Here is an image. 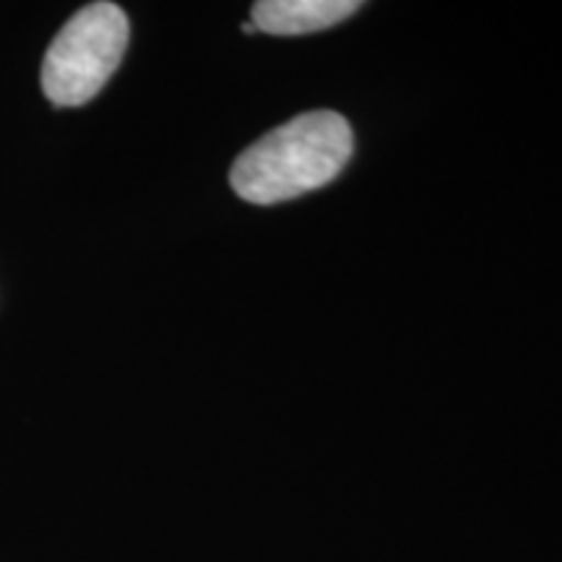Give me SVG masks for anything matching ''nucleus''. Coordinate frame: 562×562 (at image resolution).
Here are the masks:
<instances>
[{"label":"nucleus","mask_w":562,"mask_h":562,"mask_svg":"<svg viewBox=\"0 0 562 562\" xmlns=\"http://www.w3.org/2000/svg\"><path fill=\"white\" fill-rule=\"evenodd\" d=\"M360 11L357 0H261L252 5L250 21L258 32L294 37L331 30Z\"/></svg>","instance_id":"nucleus-3"},{"label":"nucleus","mask_w":562,"mask_h":562,"mask_svg":"<svg viewBox=\"0 0 562 562\" xmlns=\"http://www.w3.org/2000/svg\"><path fill=\"white\" fill-rule=\"evenodd\" d=\"M131 24L121 5L91 3L55 34L42 60V91L55 108H81L112 79L128 50Z\"/></svg>","instance_id":"nucleus-2"},{"label":"nucleus","mask_w":562,"mask_h":562,"mask_svg":"<svg viewBox=\"0 0 562 562\" xmlns=\"http://www.w3.org/2000/svg\"><path fill=\"white\" fill-rule=\"evenodd\" d=\"M243 32L245 34H252V32H258V30H256V26H252V21H248V24H243Z\"/></svg>","instance_id":"nucleus-4"},{"label":"nucleus","mask_w":562,"mask_h":562,"mask_svg":"<svg viewBox=\"0 0 562 562\" xmlns=\"http://www.w3.org/2000/svg\"><path fill=\"white\" fill-rule=\"evenodd\" d=\"M355 151V136L339 112H302L266 133L235 159L232 191L256 206L300 199L339 178Z\"/></svg>","instance_id":"nucleus-1"}]
</instances>
